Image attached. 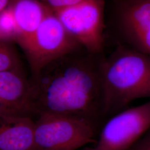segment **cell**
<instances>
[{"mask_svg": "<svg viewBox=\"0 0 150 150\" xmlns=\"http://www.w3.org/2000/svg\"><path fill=\"white\" fill-rule=\"evenodd\" d=\"M20 47L26 56L32 76L54 60L84 48L66 31L53 10L32 38Z\"/></svg>", "mask_w": 150, "mask_h": 150, "instance_id": "277c9868", "label": "cell"}, {"mask_svg": "<svg viewBox=\"0 0 150 150\" xmlns=\"http://www.w3.org/2000/svg\"><path fill=\"white\" fill-rule=\"evenodd\" d=\"M31 117H0V150H36Z\"/></svg>", "mask_w": 150, "mask_h": 150, "instance_id": "9c48e42d", "label": "cell"}, {"mask_svg": "<svg viewBox=\"0 0 150 150\" xmlns=\"http://www.w3.org/2000/svg\"><path fill=\"white\" fill-rule=\"evenodd\" d=\"M132 150H150V132L148 133L144 137L139 139L132 147Z\"/></svg>", "mask_w": 150, "mask_h": 150, "instance_id": "5bb4252c", "label": "cell"}, {"mask_svg": "<svg viewBox=\"0 0 150 150\" xmlns=\"http://www.w3.org/2000/svg\"><path fill=\"white\" fill-rule=\"evenodd\" d=\"M103 116L122 110L131 101L150 97V58L118 43L101 67Z\"/></svg>", "mask_w": 150, "mask_h": 150, "instance_id": "7a4b0ae2", "label": "cell"}, {"mask_svg": "<svg viewBox=\"0 0 150 150\" xmlns=\"http://www.w3.org/2000/svg\"><path fill=\"white\" fill-rule=\"evenodd\" d=\"M15 45L0 41V72H25Z\"/></svg>", "mask_w": 150, "mask_h": 150, "instance_id": "7c38bea8", "label": "cell"}, {"mask_svg": "<svg viewBox=\"0 0 150 150\" xmlns=\"http://www.w3.org/2000/svg\"><path fill=\"white\" fill-rule=\"evenodd\" d=\"M12 0H0V12L4 10L10 5Z\"/></svg>", "mask_w": 150, "mask_h": 150, "instance_id": "9a60e30c", "label": "cell"}, {"mask_svg": "<svg viewBox=\"0 0 150 150\" xmlns=\"http://www.w3.org/2000/svg\"><path fill=\"white\" fill-rule=\"evenodd\" d=\"M112 25L119 43L150 58V0H115Z\"/></svg>", "mask_w": 150, "mask_h": 150, "instance_id": "8992f818", "label": "cell"}, {"mask_svg": "<svg viewBox=\"0 0 150 150\" xmlns=\"http://www.w3.org/2000/svg\"><path fill=\"white\" fill-rule=\"evenodd\" d=\"M52 10L77 4L83 0H38ZM113 1L115 0H108Z\"/></svg>", "mask_w": 150, "mask_h": 150, "instance_id": "4fadbf2b", "label": "cell"}, {"mask_svg": "<svg viewBox=\"0 0 150 150\" xmlns=\"http://www.w3.org/2000/svg\"><path fill=\"white\" fill-rule=\"evenodd\" d=\"M104 57L103 53L91 54L82 48L54 60L31 76L35 115H68L99 123L104 117Z\"/></svg>", "mask_w": 150, "mask_h": 150, "instance_id": "6da1fadb", "label": "cell"}, {"mask_svg": "<svg viewBox=\"0 0 150 150\" xmlns=\"http://www.w3.org/2000/svg\"><path fill=\"white\" fill-rule=\"evenodd\" d=\"M21 32L10 6L0 12V41L17 44Z\"/></svg>", "mask_w": 150, "mask_h": 150, "instance_id": "8fae6325", "label": "cell"}, {"mask_svg": "<svg viewBox=\"0 0 150 150\" xmlns=\"http://www.w3.org/2000/svg\"><path fill=\"white\" fill-rule=\"evenodd\" d=\"M149 132H150V130H149Z\"/></svg>", "mask_w": 150, "mask_h": 150, "instance_id": "e0dca14e", "label": "cell"}, {"mask_svg": "<svg viewBox=\"0 0 150 150\" xmlns=\"http://www.w3.org/2000/svg\"><path fill=\"white\" fill-rule=\"evenodd\" d=\"M35 115L32 85L25 72H0V117Z\"/></svg>", "mask_w": 150, "mask_h": 150, "instance_id": "ba28073f", "label": "cell"}, {"mask_svg": "<svg viewBox=\"0 0 150 150\" xmlns=\"http://www.w3.org/2000/svg\"><path fill=\"white\" fill-rule=\"evenodd\" d=\"M129 150H132V149H129Z\"/></svg>", "mask_w": 150, "mask_h": 150, "instance_id": "2e32d148", "label": "cell"}, {"mask_svg": "<svg viewBox=\"0 0 150 150\" xmlns=\"http://www.w3.org/2000/svg\"><path fill=\"white\" fill-rule=\"evenodd\" d=\"M9 6L21 32L20 46L32 38L52 10L38 0H12Z\"/></svg>", "mask_w": 150, "mask_h": 150, "instance_id": "30bf717a", "label": "cell"}, {"mask_svg": "<svg viewBox=\"0 0 150 150\" xmlns=\"http://www.w3.org/2000/svg\"><path fill=\"white\" fill-rule=\"evenodd\" d=\"M35 121L36 150H76L95 142L99 123L76 116L42 113Z\"/></svg>", "mask_w": 150, "mask_h": 150, "instance_id": "3957f363", "label": "cell"}, {"mask_svg": "<svg viewBox=\"0 0 150 150\" xmlns=\"http://www.w3.org/2000/svg\"><path fill=\"white\" fill-rule=\"evenodd\" d=\"M150 129V101L119 112L103 127L91 150H129Z\"/></svg>", "mask_w": 150, "mask_h": 150, "instance_id": "52a82bcc", "label": "cell"}, {"mask_svg": "<svg viewBox=\"0 0 150 150\" xmlns=\"http://www.w3.org/2000/svg\"><path fill=\"white\" fill-rule=\"evenodd\" d=\"M108 0H83L53 10L66 31L88 52L103 53L105 10Z\"/></svg>", "mask_w": 150, "mask_h": 150, "instance_id": "5b68a950", "label": "cell"}]
</instances>
